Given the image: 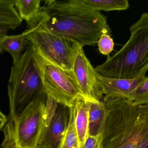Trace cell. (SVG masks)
Masks as SVG:
<instances>
[{
    "label": "cell",
    "mask_w": 148,
    "mask_h": 148,
    "mask_svg": "<svg viewBox=\"0 0 148 148\" xmlns=\"http://www.w3.org/2000/svg\"><path fill=\"white\" fill-rule=\"evenodd\" d=\"M29 22L82 47L94 45L102 35L111 33L107 17L84 0L46 1Z\"/></svg>",
    "instance_id": "6da1fadb"
},
{
    "label": "cell",
    "mask_w": 148,
    "mask_h": 148,
    "mask_svg": "<svg viewBox=\"0 0 148 148\" xmlns=\"http://www.w3.org/2000/svg\"><path fill=\"white\" fill-rule=\"evenodd\" d=\"M103 101L106 119L101 148H148V103L135 105L113 96Z\"/></svg>",
    "instance_id": "7a4b0ae2"
},
{
    "label": "cell",
    "mask_w": 148,
    "mask_h": 148,
    "mask_svg": "<svg viewBox=\"0 0 148 148\" xmlns=\"http://www.w3.org/2000/svg\"><path fill=\"white\" fill-rule=\"evenodd\" d=\"M35 50L29 42L20 59L13 63L8 85V120L19 116L35 100L47 96L36 60Z\"/></svg>",
    "instance_id": "3957f363"
},
{
    "label": "cell",
    "mask_w": 148,
    "mask_h": 148,
    "mask_svg": "<svg viewBox=\"0 0 148 148\" xmlns=\"http://www.w3.org/2000/svg\"><path fill=\"white\" fill-rule=\"evenodd\" d=\"M95 69L105 77L133 79L148 70V27L133 34L119 51Z\"/></svg>",
    "instance_id": "277c9868"
},
{
    "label": "cell",
    "mask_w": 148,
    "mask_h": 148,
    "mask_svg": "<svg viewBox=\"0 0 148 148\" xmlns=\"http://www.w3.org/2000/svg\"><path fill=\"white\" fill-rule=\"evenodd\" d=\"M47 97L35 100L19 116L8 121L2 129L3 147L38 148L46 128L44 110Z\"/></svg>",
    "instance_id": "5b68a950"
},
{
    "label": "cell",
    "mask_w": 148,
    "mask_h": 148,
    "mask_svg": "<svg viewBox=\"0 0 148 148\" xmlns=\"http://www.w3.org/2000/svg\"><path fill=\"white\" fill-rule=\"evenodd\" d=\"M27 24V29L23 33L41 55L69 73L72 67L73 43L35 23L29 22Z\"/></svg>",
    "instance_id": "8992f818"
},
{
    "label": "cell",
    "mask_w": 148,
    "mask_h": 148,
    "mask_svg": "<svg viewBox=\"0 0 148 148\" xmlns=\"http://www.w3.org/2000/svg\"><path fill=\"white\" fill-rule=\"evenodd\" d=\"M35 58L47 95L69 108L73 106L76 100L83 97L69 74L45 59L36 48Z\"/></svg>",
    "instance_id": "52a82bcc"
},
{
    "label": "cell",
    "mask_w": 148,
    "mask_h": 148,
    "mask_svg": "<svg viewBox=\"0 0 148 148\" xmlns=\"http://www.w3.org/2000/svg\"><path fill=\"white\" fill-rule=\"evenodd\" d=\"M97 72L84 54L82 47L72 45V67L68 74L83 97L89 101H103Z\"/></svg>",
    "instance_id": "ba28073f"
},
{
    "label": "cell",
    "mask_w": 148,
    "mask_h": 148,
    "mask_svg": "<svg viewBox=\"0 0 148 148\" xmlns=\"http://www.w3.org/2000/svg\"><path fill=\"white\" fill-rule=\"evenodd\" d=\"M69 108L59 104L53 119L45 128L38 148H59L68 126Z\"/></svg>",
    "instance_id": "9c48e42d"
},
{
    "label": "cell",
    "mask_w": 148,
    "mask_h": 148,
    "mask_svg": "<svg viewBox=\"0 0 148 148\" xmlns=\"http://www.w3.org/2000/svg\"><path fill=\"white\" fill-rule=\"evenodd\" d=\"M146 74L133 79H119L105 77L97 73V77L102 95L128 99L134 90L143 82Z\"/></svg>",
    "instance_id": "30bf717a"
},
{
    "label": "cell",
    "mask_w": 148,
    "mask_h": 148,
    "mask_svg": "<svg viewBox=\"0 0 148 148\" xmlns=\"http://www.w3.org/2000/svg\"><path fill=\"white\" fill-rule=\"evenodd\" d=\"M90 101L84 97H81L76 100L73 105L75 126L80 148H83L88 136Z\"/></svg>",
    "instance_id": "8fae6325"
},
{
    "label": "cell",
    "mask_w": 148,
    "mask_h": 148,
    "mask_svg": "<svg viewBox=\"0 0 148 148\" xmlns=\"http://www.w3.org/2000/svg\"><path fill=\"white\" fill-rule=\"evenodd\" d=\"M29 43L23 33L16 35H7L0 40V53L8 52L12 56L13 63L15 62L20 59Z\"/></svg>",
    "instance_id": "7c38bea8"
},
{
    "label": "cell",
    "mask_w": 148,
    "mask_h": 148,
    "mask_svg": "<svg viewBox=\"0 0 148 148\" xmlns=\"http://www.w3.org/2000/svg\"><path fill=\"white\" fill-rule=\"evenodd\" d=\"M106 119V109L103 101H90L88 135L97 136L101 134Z\"/></svg>",
    "instance_id": "4fadbf2b"
},
{
    "label": "cell",
    "mask_w": 148,
    "mask_h": 148,
    "mask_svg": "<svg viewBox=\"0 0 148 148\" xmlns=\"http://www.w3.org/2000/svg\"><path fill=\"white\" fill-rule=\"evenodd\" d=\"M15 8L14 0H0V26L15 29L22 22Z\"/></svg>",
    "instance_id": "5bb4252c"
},
{
    "label": "cell",
    "mask_w": 148,
    "mask_h": 148,
    "mask_svg": "<svg viewBox=\"0 0 148 148\" xmlns=\"http://www.w3.org/2000/svg\"><path fill=\"white\" fill-rule=\"evenodd\" d=\"M40 0H14L16 9L22 20L29 22L40 10Z\"/></svg>",
    "instance_id": "9a60e30c"
},
{
    "label": "cell",
    "mask_w": 148,
    "mask_h": 148,
    "mask_svg": "<svg viewBox=\"0 0 148 148\" xmlns=\"http://www.w3.org/2000/svg\"><path fill=\"white\" fill-rule=\"evenodd\" d=\"M84 2L90 7L100 11L122 10L129 8V3L127 0H84Z\"/></svg>",
    "instance_id": "2e32d148"
},
{
    "label": "cell",
    "mask_w": 148,
    "mask_h": 148,
    "mask_svg": "<svg viewBox=\"0 0 148 148\" xmlns=\"http://www.w3.org/2000/svg\"><path fill=\"white\" fill-rule=\"evenodd\" d=\"M68 126L59 148H80L79 140L75 126L73 106L69 108Z\"/></svg>",
    "instance_id": "e0dca14e"
},
{
    "label": "cell",
    "mask_w": 148,
    "mask_h": 148,
    "mask_svg": "<svg viewBox=\"0 0 148 148\" xmlns=\"http://www.w3.org/2000/svg\"><path fill=\"white\" fill-rule=\"evenodd\" d=\"M127 100L135 105L148 103V77L134 90Z\"/></svg>",
    "instance_id": "ac0fdd59"
},
{
    "label": "cell",
    "mask_w": 148,
    "mask_h": 148,
    "mask_svg": "<svg viewBox=\"0 0 148 148\" xmlns=\"http://www.w3.org/2000/svg\"><path fill=\"white\" fill-rule=\"evenodd\" d=\"M59 104V103L52 96L47 95L44 110L46 127L49 125L56 115Z\"/></svg>",
    "instance_id": "d6986e66"
},
{
    "label": "cell",
    "mask_w": 148,
    "mask_h": 148,
    "mask_svg": "<svg viewBox=\"0 0 148 148\" xmlns=\"http://www.w3.org/2000/svg\"><path fill=\"white\" fill-rule=\"evenodd\" d=\"M97 43L99 51L103 54L109 55L114 49V41L110 35H102Z\"/></svg>",
    "instance_id": "ffe728a7"
},
{
    "label": "cell",
    "mask_w": 148,
    "mask_h": 148,
    "mask_svg": "<svg viewBox=\"0 0 148 148\" xmlns=\"http://www.w3.org/2000/svg\"><path fill=\"white\" fill-rule=\"evenodd\" d=\"M148 27V13L145 12L141 15L140 19L133 24L130 28L131 34Z\"/></svg>",
    "instance_id": "44dd1931"
},
{
    "label": "cell",
    "mask_w": 148,
    "mask_h": 148,
    "mask_svg": "<svg viewBox=\"0 0 148 148\" xmlns=\"http://www.w3.org/2000/svg\"><path fill=\"white\" fill-rule=\"evenodd\" d=\"M102 134L97 136H89L87 137L83 148H101Z\"/></svg>",
    "instance_id": "7402d4cb"
},
{
    "label": "cell",
    "mask_w": 148,
    "mask_h": 148,
    "mask_svg": "<svg viewBox=\"0 0 148 148\" xmlns=\"http://www.w3.org/2000/svg\"><path fill=\"white\" fill-rule=\"evenodd\" d=\"M8 121V117L0 111V130H2Z\"/></svg>",
    "instance_id": "603a6c76"
},
{
    "label": "cell",
    "mask_w": 148,
    "mask_h": 148,
    "mask_svg": "<svg viewBox=\"0 0 148 148\" xmlns=\"http://www.w3.org/2000/svg\"><path fill=\"white\" fill-rule=\"evenodd\" d=\"M11 28L8 27L0 26V40L7 35L8 31Z\"/></svg>",
    "instance_id": "cb8c5ba5"
},
{
    "label": "cell",
    "mask_w": 148,
    "mask_h": 148,
    "mask_svg": "<svg viewBox=\"0 0 148 148\" xmlns=\"http://www.w3.org/2000/svg\"><path fill=\"white\" fill-rule=\"evenodd\" d=\"M0 148H3V147L2 146H1V145H0Z\"/></svg>",
    "instance_id": "d4e9b609"
}]
</instances>
